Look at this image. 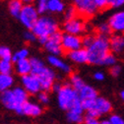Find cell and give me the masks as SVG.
<instances>
[{"label": "cell", "mask_w": 124, "mask_h": 124, "mask_svg": "<svg viewBox=\"0 0 124 124\" xmlns=\"http://www.w3.org/2000/svg\"><path fill=\"white\" fill-rule=\"evenodd\" d=\"M120 72H121V67H120L119 65H117V64L113 65V66L111 67V69H110V73H111V75L114 76V77H117V76L120 74Z\"/></svg>", "instance_id": "cell-39"}, {"label": "cell", "mask_w": 124, "mask_h": 124, "mask_svg": "<svg viewBox=\"0 0 124 124\" xmlns=\"http://www.w3.org/2000/svg\"><path fill=\"white\" fill-rule=\"evenodd\" d=\"M108 24H109L113 32L123 34L124 33V10L113 14L110 17Z\"/></svg>", "instance_id": "cell-13"}, {"label": "cell", "mask_w": 124, "mask_h": 124, "mask_svg": "<svg viewBox=\"0 0 124 124\" xmlns=\"http://www.w3.org/2000/svg\"><path fill=\"white\" fill-rule=\"evenodd\" d=\"M23 2L21 0H11L9 3V11L12 16L14 17H19V15L23 8Z\"/></svg>", "instance_id": "cell-23"}, {"label": "cell", "mask_w": 124, "mask_h": 124, "mask_svg": "<svg viewBox=\"0 0 124 124\" xmlns=\"http://www.w3.org/2000/svg\"><path fill=\"white\" fill-rule=\"evenodd\" d=\"M124 5V0H110L109 1V6L113 8H118Z\"/></svg>", "instance_id": "cell-38"}, {"label": "cell", "mask_w": 124, "mask_h": 124, "mask_svg": "<svg viewBox=\"0 0 124 124\" xmlns=\"http://www.w3.org/2000/svg\"><path fill=\"white\" fill-rule=\"evenodd\" d=\"M23 124H27V123H23Z\"/></svg>", "instance_id": "cell-43"}, {"label": "cell", "mask_w": 124, "mask_h": 124, "mask_svg": "<svg viewBox=\"0 0 124 124\" xmlns=\"http://www.w3.org/2000/svg\"><path fill=\"white\" fill-rule=\"evenodd\" d=\"M78 94L81 99V101L95 100L96 98H98V92L96 91V89H94L93 87H91L87 84L82 89H80L78 91Z\"/></svg>", "instance_id": "cell-17"}, {"label": "cell", "mask_w": 124, "mask_h": 124, "mask_svg": "<svg viewBox=\"0 0 124 124\" xmlns=\"http://www.w3.org/2000/svg\"><path fill=\"white\" fill-rule=\"evenodd\" d=\"M34 75H36L38 77L39 84H40L41 91L47 92L52 89V86H53L54 80H55V73L52 69L46 67L44 65L39 71H38Z\"/></svg>", "instance_id": "cell-8"}, {"label": "cell", "mask_w": 124, "mask_h": 124, "mask_svg": "<svg viewBox=\"0 0 124 124\" xmlns=\"http://www.w3.org/2000/svg\"><path fill=\"white\" fill-rule=\"evenodd\" d=\"M76 16H77V11H76V9H75L74 6L69 7V8L66 9V11H65V20L66 21L71 20V19H74Z\"/></svg>", "instance_id": "cell-30"}, {"label": "cell", "mask_w": 124, "mask_h": 124, "mask_svg": "<svg viewBox=\"0 0 124 124\" xmlns=\"http://www.w3.org/2000/svg\"><path fill=\"white\" fill-rule=\"evenodd\" d=\"M108 121H109L110 124H124V119L121 116L116 115V114L111 115L109 119H108Z\"/></svg>", "instance_id": "cell-33"}, {"label": "cell", "mask_w": 124, "mask_h": 124, "mask_svg": "<svg viewBox=\"0 0 124 124\" xmlns=\"http://www.w3.org/2000/svg\"><path fill=\"white\" fill-rule=\"evenodd\" d=\"M29 94L23 87H16L1 93L0 101L7 109L22 114V108L25 102L28 101Z\"/></svg>", "instance_id": "cell-1"}, {"label": "cell", "mask_w": 124, "mask_h": 124, "mask_svg": "<svg viewBox=\"0 0 124 124\" xmlns=\"http://www.w3.org/2000/svg\"><path fill=\"white\" fill-rule=\"evenodd\" d=\"M70 85L78 92L80 89H82L86 84L85 82L83 81V79L81 78V77L79 75H77V74H73L71 76V78H70Z\"/></svg>", "instance_id": "cell-24"}, {"label": "cell", "mask_w": 124, "mask_h": 124, "mask_svg": "<svg viewBox=\"0 0 124 124\" xmlns=\"http://www.w3.org/2000/svg\"><path fill=\"white\" fill-rule=\"evenodd\" d=\"M84 108L82 105L71 108L67 111V120L71 123L79 124L84 122Z\"/></svg>", "instance_id": "cell-15"}, {"label": "cell", "mask_w": 124, "mask_h": 124, "mask_svg": "<svg viewBox=\"0 0 124 124\" xmlns=\"http://www.w3.org/2000/svg\"><path fill=\"white\" fill-rule=\"evenodd\" d=\"M29 55V50L27 48H22L20 50H18L17 52H15L14 55H12V61L17 62L19 60H23L26 59Z\"/></svg>", "instance_id": "cell-26"}, {"label": "cell", "mask_w": 124, "mask_h": 124, "mask_svg": "<svg viewBox=\"0 0 124 124\" xmlns=\"http://www.w3.org/2000/svg\"><path fill=\"white\" fill-rule=\"evenodd\" d=\"M37 39H38L37 36L33 32H27L25 34V39L27 41H31V42H32V41H35Z\"/></svg>", "instance_id": "cell-37"}, {"label": "cell", "mask_w": 124, "mask_h": 124, "mask_svg": "<svg viewBox=\"0 0 124 124\" xmlns=\"http://www.w3.org/2000/svg\"><path fill=\"white\" fill-rule=\"evenodd\" d=\"M62 48L63 50L70 52L73 50H77L83 46V40L79 36L71 35V34H64L62 35Z\"/></svg>", "instance_id": "cell-10"}, {"label": "cell", "mask_w": 124, "mask_h": 124, "mask_svg": "<svg viewBox=\"0 0 124 124\" xmlns=\"http://www.w3.org/2000/svg\"><path fill=\"white\" fill-rule=\"evenodd\" d=\"M115 64H116V58L111 53H108L102 61V65H105V66H113Z\"/></svg>", "instance_id": "cell-29"}, {"label": "cell", "mask_w": 124, "mask_h": 124, "mask_svg": "<svg viewBox=\"0 0 124 124\" xmlns=\"http://www.w3.org/2000/svg\"><path fill=\"white\" fill-rule=\"evenodd\" d=\"M15 68L19 75L25 76L28 74L32 73V65H31V61L29 59H23L15 62Z\"/></svg>", "instance_id": "cell-19"}, {"label": "cell", "mask_w": 124, "mask_h": 124, "mask_svg": "<svg viewBox=\"0 0 124 124\" xmlns=\"http://www.w3.org/2000/svg\"><path fill=\"white\" fill-rule=\"evenodd\" d=\"M47 61L51 66H53V67H55V68H57L61 71H63L65 73H70L71 72V67L67 63H65L63 60L58 58L56 55H49L48 58H47Z\"/></svg>", "instance_id": "cell-18"}, {"label": "cell", "mask_w": 124, "mask_h": 124, "mask_svg": "<svg viewBox=\"0 0 124 124\" xmlns=\"http://www.w3.org/2000/svg\"><path fill=\"white\" fill-rule=\"evenodd\" d=\"M38 100H39V102H41L43 104H46V103H48V101H49V96H48V94L46 92L40 91L38 94Z\"/></svg>", "instance_id": "cell-31"}, {"label": "cell", "mask_w": 124, "mask_h": 124, "mask_svg": "<svg viewBox=\"0 0 124 124\" xmlns=\"http://www.w3.org/2000/svg\"><path fill=\"white\" fill-rule=\"evenodd\" d=\"M68 57L75 63L82 64L88 62V53H87V49L85 48H79L77 50L68 52Z\"/></svg>", "instance_id": "cell-16"}, {"label": "cell", "mask_w": 124, "mask_h": 124, "mask_svg": "<svg viewBox=\"0 0 124 124\" xmlns=\"http://www.w3.org/2000/svg\"><path fill=\"white\" fill-rule=\"evenodd\" d=\"M14 84V79L11 74H2L0 73V94L5 91L11 89Z\"/></svg>", "instance_id": "cell-21"}, {"label": "cell", "mask_w": 124, "mask_h": 124, "mask_svg": "<svg viewBox=\"0 0 124 124\" xmlns=\"http://www.w3.org/2000/svg\"><path fill=\"white\" fill-rule=\"evenodd\" d=\"M84 123L85 124H104L103 121H99L98 118L90 117V116H86V118L84 119Z\"/></svg>", "instance_id": "cell-34"}, {"label": "cell", "mask_w": 124, "mask_h": 124, "mask_svg": "<svg viewBox=\"0 0 124 124\" xmlns=\"http://www.w3.org/2000/svg\"><path fill=\"white\" fill-rule=\"evenodd\" d=\"M22 85H23V88L30 95H38L41 91L38 77L32 73L22 76Z\"/></svg>", "instance_id": "cell-11"}, {"label": "cell", "mask_w": 124, "mask_h": 124, "mask_svg": "<svg viewBox=\"0 0 124 124\" xmlns=\"http://www.w3.org/2000/svg\"><path fill=\"white\" fill-rule=\"evenodd\" d=\"M39 12L37 10V8H35L33 5L27 4L25 6H23L22 11L19 15V19L21 21V23L28 29H33V27L35 26V24L37 23L38 19H39Z\"/></svg>", "instance_id": "cell-7"}, {"label": "cell", "mask_w": 124, "mask_h": 124, "mask_svg": "<svg viewBox=\"0 0 124 124\" xmlns=\"http://www.w3.org/2000/svg\"><path fill=\"white\" fill-rule=\"evenodd\" d=\"M61 40H62V34L57 31L56 33L51 35L44 43V47L46 51H48L51 55H60L62 51H63Z\"/></svg>", "instance_id": "cell-9"}, {"label": "cell", "mask_w": 124, "mask_h": 124, "mask_svg": "<svg viewBox=\"0 0 124 124\" xmlns=\"http://www.w3.org/2000/svg\"><path fill=\"white\" fill-rule=\"evenodd\" d=\"M47 1L48 0H38V12L42 14L45 11H47Z\"/></svg>", "instance_id": "cell-32"}, {"label": "cell", "mask_w": 124, "mask_h": 124, "mask_svg": "<svg viewBox=\"0 0 124 124\" xmlns=\"http://www.w3.org/2000/svg\"><path fill=\"white\" fill-rule=\"evenodd\" d=\"M84 110L87 111V116L98 118L104 114L109 113L112 109L111 102L102 97H98L95 100L82 101Z\"/></svg>", "instance_id": "cell-4"}, {"label": "cell", "mask_w": 124, "mask_h": 124, "mask_svg": "<svg viewBox=\"0 0 124 124\" xmlns=\"http://www.w3.org/2000/svg\"><path fill=\"white\" fill-rule=\"evenodd\" d=\"M58 31V26L55 20L50 17L39 18L37 23L32 29V32L37 36L39 40L44 44L47 39Z\"/></svg>", "instance_id": "cell-5"}, {"label": "cell", "mask_w": 124, "mask_h": 124, "mask_svg": "<svg viewBox=\"0 0 124 124\" xmlns=\"http://www.w3.org/2000/svg\"><path fill=\"white\" fill-rule=\"evenodd\" d=\"M120 97H121V100L124 101V91H122V92L120 93Z\"/></svg>", "instance_id": "cell-42"}, {"label": "cell", "mask_w": 124, "mask_h": 124, "mask_svg": "<svg viewBox=\"0 0 124 124\" xmlns=\"http://www.w3.org/2000/svg\"><path fill=\"white\" fill-rule=\"evenodd\" d=\"M94 39H95V37H92V36H88V37L82 39V40H83V45L85 46L86 48L89 47V46L91 45V43L93 42V40H94Z\"/></svg>", "instance_id": "cell-36"}, {"label": "cell", "mask_w": 124, "mask_h": 124, "mask_svg": "<svg viewBox=\"0 0 124 124\" xmlns=\"http://www.w3.org/2000/svg\"><path fill=\"white\" fill-rule=\"evenodd\" d=\"M12 63L11 60H5L1 59L0 60V73L2 74H10L12 71Z\"/></svg>", "instance_id": "cell-25"}, {"label": "cell", "mask_w": 124, "mask_h": 124, "mask_svg": "<svg viewBox=\"0 0 124 124\" xmlns=\"http://www.w3.org/2000/svg\"><path fill=\"white\" fill-rule=\"evenodd\" d=\"M21 1H22L23 3H27V4H30L31 2H33V1H35V0H21Z\"/></svg>", "instance_id": "cell-41"}, {"label": "cell", "mask_w": 124, "mask_h": 124, "mask_svg": "<svg viewBox=\"0 0 124 124\" xmlns=\"http://www.w3.org/2000/svg\"><path fill=\"white\" fill-rule=\"evenodd\" d=\"M42 112V108L39 103H36L34 101H27L24 103L22 108V114L31 116V117H37L39 116Z\"/></svg>", "instance_id": "cell-14"}, {"label": "cell", "mask_w": 124, "mask_h": 124, "mask_svg": "<svg viewBox=\"0 0 124 124\" xmlns=\"http://www.w3.org/2000/svg\"><path fill=\"white\" fill-rule=\"evenodd\" d=\"M0 59L12 60V53L7 46H0Z\"/></svg>", "instance_id": "cell-28"}, {"label": "cell", "mask_w": 124, "mask_h": 124, "mask_svg": "<svg viewBox=\"0 0 124 124\" xmlns=\"http://www.w3.org/2000/svg\"><path fill=\"white\" fill-rule=\"evenodd\" d=\"M73 2L77 14H79L83 18L94 16L99 9L95 0H73Z\"/></svg>", "instance_id": "cell-6"}, {"label": "cell", "mask_w": 124, "mask_h": 124, "mask_svg": "<svg viewBox=\"0 0 124 124\" xmlns=\"http://www.w3.org/2000/svg\"><path fill=\"white\" fill-rule=\"evenodd\" d=\"M109 46L113 52L115 53L121 52L124 49V37L121 35H116L112 37L109 40Z\"/></svg>", "instance_id": "cell-20"}, {"label": "cell", "mask_w": 124, "mask_h": 124, "mask_svg": "<svg viewBox=\"0 0 124 124\" xmlns=\"http://www.w3.org/2000/svg\"><path fill=\"white\" fill-rule=\"evenodd\" d=\"M94 78L98 81H102L104 79V74L102 72H97L94 74Z\"/></svg>", "instance_id": "cell-40"}, {"label": "cell", "mask_w": 124, "mask_h": 124, "mask_svg": "<svg viewBox=\"0 0 124 124\" xmlns=\"http://www.w3.org/2000/svg\"><path fill=\"white\" fill-rule=\"evenodd\" d=\"M109 1L110 0H95L99 9H104L107 6H109Z\"/></svg>", "instance_id": "cell-35"}, {"label": "cell", "mask_w": 124, "mask_h": 124, "mask_svg": "<svg viewBox=\"0 0 124 124\" xmlns=\"http://www.w3.org/2000/svg\"><path fill=\"white\" fill-rule=\"evenodd\" d=\"M88 53V62L94 65H102L104 57L109 53V40L107 37L99 36L94 39L89 47L86 48Z\"/></svg>", "instance_id": "cell-2"}, {"label": "cell", "mask_w": 124, "mask_h": 124, "mask_svg": "<svg viewBox=\"0 0 124 124\" xmlns=\"http://www.w3.org/2000/svg\"><path fill=\"white\" fill-rule=\"evenodd\" d=\"M63 29L66 32V34L79 36L86 30V24L82 18L75 17L74 19L66 21L64 26H63Z\"/></svg>", "instance_id": "cell-12"}, {"label": "cell", "mask_w": 124, "mask_h": 124, "mask_svg": "<svg viewBox=\"0 0 124 124\" xmlns=\"http://www.w3.org/2000/svg\"><path fill=\"white\" fill-rule=\"evenodd\" d=\"M64 8L65 5L62 2V0H48L47 1V10L52 13L63 12Z\"/></svg>", "instance_id": "cell-22"}, {"label": "cell", "mask_w": 124, "mask_h": 124, "mask_svg": "<svg viewBox=\"0 0 124 124\" xmlns=\"http://www.w3.org/2000/svg\"><path fill=\"white\" fill-rule=\"evenodd\" d=\"M58 105L63 110H70L71 108L82 105L79 94L71 85H62L57 92Z\"/></svg>", "instance_id": "cell-3"}, {"label": "cell", "mask_w": 124, "mask_h": 124, "mask_svg": "<svg viewBox=\"0 0 124 124\" xmlns=\"http://www.w3.org/2000/svg\"><path fill=\"white\" fill-rule=\"evenodd\" d=\"M98 32L100 34V36H103V37H107L109 35L112 30L109 26V24H106V23H102L98 27Z\"/></svg>", "instance_id": "cell-27"}]
</instances>
